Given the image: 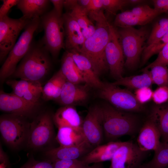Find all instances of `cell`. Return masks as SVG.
Returning a JSON list of instances; mask_svg holds the SVG:
<instances>
[{
	"mask_svg": "<svg viewBox=\"0 0 168 168\" xmlns=\"http://www.w3.org/2000/svg\"><path fill=\"white\" fill-rule=\"evenodd\" d=\"M49 54L41 41H33L12 76L21 79L40 82L51 69L52 63Z\"/></svg>",
	"mask_w": 168,
	"mask_h": 168,
	"instance_id": "3",
	"label": "cell"
},
{
	"mask_svg": "<svg viewBox=\"0 0 168 168\" xmlns=\"http://www.w3.org/2000/svg\"><path fill=\"white\" fill-rule=\"evenodd\" d=\"M91 0H77L78 4L86 10L89 5Z\"/></svg>",
	"mask_w": 168,
	"mask_h": 168,
	"instance_id": "46",
	"label": "cell"
},
{
	"mask_svg": "<svg viewBox=\"0 0 168 168\" xmlns=\"http://www.w3.org/2000/svg\"><path fill=\"white\" fill-rule=\"evenodd\" d=\"M93 148L85 141L77 145L50 148L45 151L44 155L52 162L57 160L79 159Z\"/></svg>",
	"mask_w": 168,
	"mask_h": 168,
	"instance_id": "17",
	"label": "cell"
},
{
	"mask_svg": "<svg viewBox=\"0 0 168 168\" xmlns=\"http://www.w3.org/2000/svg\"><path fill=\"white\" fill-rule=\"evenodd\" d=\"M156 65L168 66V43L164 46L158 54L156 59L143 68L149 69Z\"/></svg>",
	"mask_w": 168,
	"mask_h": 168,
	"instance_id": "38",
	"label": "cell"
},
{
	"mask_svg": "<svg viewBox=\"0 0 168 168\" xmlns=\"http://www.w3.org/2000/svg\"><path fill=\"white\" fill-rule=\"evenodd\" d=\"M50 2L48 0H19L16 6L23 17L31 20L40 18L47 12Z\"/></svg>",
	"mask_w": 168,
	"mask_h": 168,
	"instance_id": "22",
	"label": "cell"
},
{
	"mask_svg": "<svg viewBox=\"0 0 168 168\" xmlns=\"http://www.w3.org/2000/svg\"><path fill=\"white\" fill-rule=\"evenodd\" d=\"M121 141H111L94 147L79 160L85 165L102 163L111 160L115 152L122 144Z\"/></svg>",
	"mask_w": 168,
	"mask_h": 168,
	"instance_id": "20",
	"label": "cell"
},
{
	"mask_svg": "<svg viewBox=\"0 0 168 168\" xmlns=\"http://www.w3.org/2000/svg\"><path fill=\"white\" fill-rule=\"evenodd\" d=\"M152 99L156 105H161L168 102V86H159L153 91Z\"/></svg>",
	"mask_w": 168,
	"mask_h": 168,
	"instance_id": "37",
	"label": "cell"
},
{
	"mask_svg": "<svg viewBox=\"0 0 168 168\" xmlns=\"http://www.w3.org/2000/svg\"><path fill=\"white\" fill-rule=\"evenodd\" d=\"M0 168H7L6 166L3 163H0Z\"/></svg>",
	"mask_w": 168,
	"mask_h": 168,
	"instance_id": "50",
	"label": "cell"
},
{
	"mask_svg": "<svg viewBox=\"0 0 168 168\" xmlns=\"http://www.w3.org/2000/svg\"><path fill=\"white\" fill-rule=\"evenodd\" d=\"M0 162L4 164L7 168H11V165L8 157L3 151L1 143L0 144Z\"/></svg>",
	"mask_w": 168,
	"mask_h": 168,
	"instance_id": "45",
	"label": "cell"
},
{
	"mask_svg": "<svg viewBox=\"0 0 168 168\" xmlns=\"http://www.w3.org/2000/svg\"><path fill=\"white\" fill-rule=\"evenodd\" d=\"M153 93L150 87H144L135 90L134 95L138 102L143 105L152 99Z\"/></svg>",
	"mask_w": 168,
	"mask_h": 168,
	"instance_id": "40",
	"label": "cell"
},
{
	"mask_svg": "<svg viewBox=\"0 0 168 168\" xmlns=\"http://www.w3.org/2000/svg\"><path fill=\"white\" fill-rule=\"evenodd\" d=\"M74 61L85 82L90 87L100 89L103 84L95 72L90 61L85 56L76 50L70 51Z\"/></svg>",
	"mask_w": 168,
	"mask_h": 168,
	"instance_id": "19",
	"label": "cell"
},
{
	"mask_svg": "<svg viewBox=\"0 0 168 168\" xmlns=\"http://www.w3.org/2000/svg\"><path fill=\"white\" fill-rule=\"evenodd\" d=\"M31 20L23 16L12 18L7 15L0 19V61L6 59L16 43L20 32Z\"/></svg>",
	"mask_w": 168,
	"mask_h": 168,
	"instance_id": "10",
	"label": "cell"
},
{
	"mask_svg": "<svg viewBox=\"0 0 168 168\" xmlns=\"http://www.w3.org/2000/svg\"><path fill=\"white\" fill-rule=\"evenodd\" d=\"M53 116L49 112H43L30 123L26 147L33 150L43 149L50 146L55 138Z\"/></svg>",
	"mask_w": 168,
	"mask_h": 168,
	"instance_id": "9",
	"label": "cell"
},
{
	"mask_svg": "<svg viewBox=\"0 0 168 168\" xmlns=\"http://www.w3.org/2000/svg\"><path fill=\"white\" fill-rule=\"evenodd\" d=\"M168 31V16L161 18L153 25L146 42V46L158 40Z\"/></svg>",
	"mask_w": 168,
	"mask_h": 168,
	"instance_id": "33",
	"label": "cell"
},
{
	"mask_svg": "<svg viewBox=\"0 0 168 168\" xmlns=\"http://www.w3.org/2000/svg\"><path fill=\"white\" fill-rule=\"evenodd\" d=\"M41 27L44 31L41 42L53 58L55 59L65 46V31L63 16H58L53 9L40 17Z\"/></svg>",
	"mask_w": 168,
	"mask_h": 168,
	"instance_id": "7",
	"label": "cell"
},
{
	"mask_svg": "<svg viewBox=\"0 0 168 168\" xmlns=\"http://www.w3.org/2000/svg\"><path fill=\"white\" fill-rule=\"evenodd\" d=\"M82 131L85 140L94 147L101 144L104 134L100 105L89 108L83 120Z\"/></svg>",
	"mask_w": 168,
	"mask_h": 168,
	"instance_id": "13",
	"label": "cell"
},
{
	"mask_svg": "<svg viewBox=\"0 0 168 168\" xmlns=\"http://www.w3.org/2000/svg\"><path fill=\"white\" fill-rule=\"evenodd\" d=\"M30 123L19 115L6 113L0 117V132L2 139L9 147L18 149L26 146Z\"/></svg>",
	"mask_w": 168,
	"mask_h": 168,
	"instance_id": "6",
	"label": "cell"
},
{
	"mask_svg": "<svg viewBox=\"0 0 168 168\" xmlns=\"http://www.w3.org/2000/svg\"><path fill=\"white\" fill-rule=\"evenodd\" d=\"M40 27V18L30 20L8 55L0 70L1 82L12 76L18 63L28 51L33 42L34 34Z\"/></svg>",
	"mask_w": 168,
	"mask_h": 168,
	"instance_id": "5",
	"label": "cell"
},
{
	"mask_svg": "<svg viewBox=\"0 0 168 168\" xmlns=\"http://www.w3.org/2000/svg\"><path fill=\"white\" fill-rule=\"evenodd\" d=\"M52 162L54 168H83L87 166L79 159L57 160Z\"/></svg>",
	"mask_w": 168,
	"mask_h": 168,
	"instance_id": "36",
	"label": "cell"
},
{
	"mask_svg": "<svg viewBox=\"0 0 168 168\" xmlns=\"http://www.w3.org/2000/svg\"><path fill=\"white\" fill-rule=\"evenodd\" d=\"M142 0H128L129 5H135L142 3L145 2Z\"/></svg>",
	"mask_w": 168,
	"mask_h": 168,
	"instance_id": "49",
	"label": "cell"
},
{
	"mask_svg": "<svg viewBox=\"0 0 168 168\" xmlns=\"http://www.w3.org/2000/svg\"><path fill=\"white\" fill-rule=\"evenodd\" d=\"M154 151L152 159L144 163L147 168H167L168 167V143L161 142Z\"/></svg>",
	"mask_w": 168,
	"mask_h": 168,
	"instance_id": "30",
	"label": "cell"
},
{
	"mask_svg": "<svg viewBox=\"0 0 168 168\" xmlns=\"http://www.w3.org/2000/svg\"><path fill=\"white\" fill-rule=\"evenodd\" d=\"M103 11L89 15V17L96 22V30L91 37L85 40L77 51L90 61L99 76L109 69L105 49L109 38L111 24Z\"/></svg>",
	"mask_w": 168,
	"mask_h": 168,
	"instance_id": "1",
	"label": "cell"
},
{
	"mask_svg": "<svg viewBox=\"0 0 168 168\" xmlns=\"http://www.w3.org/2000/svg\"><path fill=\"white\" fill-rule=\"evenodd\" d=\"M60 70L67 81L76 84L85 83L70 51L66 50L64 53Z\"/></svg>",
	"mask_w": 168,
	"mask_h": 168,
	"instance_id": "24",
	"label": "cell"
},
{
	"mask_svg": "<svg viewBox=\"0 0 168 168\" xmlns=\"http://www.w3.org/2000/svg\"><path fill=\"white\" fill-rule=\"evenodd\" d=\"M153 84L159 86H168V68L167 66L156 65L150 68Z\"/></svg>",
	"mask_w": 168,
	"mask_h": 168,
	"instance_id": "34",
	"label": "cell"
},
{
	"mask_svg": "<svg viewBox=\"0 0 168 168\" xmlns=\"http://www.w3.org/2000/svg\"><path fill=\"white\" fill-rule=\"evenodd\" d=\"M19 168H54L53 162L49 160H36L33 156Z\"/></svg>",
	"mask_w": 168,
	"mask_h": 168,
	"instance_id": "39",
	"label": "cell"
},
{
	"mask_svg": "<svg viewBox=\"0 0 168 168\" xmlns=\"http://www.w3.org/2000/svg\"><path fill=\"white\" fill-rule=\"evenodd\" d=\"M103 9L102 0H91L90 4L86 10L88 14L90 13L98 12Z\"/></svg>",
	"mask_w": 168,
	"mask_h": 168,
	"instance_id": "42",
	"label": "cell"
},
{
	"mask_svg": "<svg viewBox=\"0 0 168 168\" xmlns=\"http://www.w3.org/2000/svg\"><path fill=\"white\" fill-rule=\"evenodd\" d=\"M105 56L111 76L116 80L122 77L125 64L124 55L117 30L111 25Z\"/></svg>",
	"mask_w": 168,
	"mask_h": 168,
	"instance_id": "12",
	"label": "cell"
},
{
	"mask_svg": "<svg viewBox=\"0 0 168 168\" xmlns=\"http://www.w3.org/2000/svg\"><path fill=\"white\" fill-rule=\"evenodd\" d=\"M167 43L168 31L158 40L145 47L141 57V66L145 65L153 55L158 54Z\"/></svg>",
	"mask_w": 168,
	"mask_h": 168,
	"instance_id": "32",
	"label": "cell"
},
{
	"mask_svg": "<svg viewBox=\"0 0 168 168\" xmlns=\"http://www.w3.org/2000/svg\"><path fill=\"white\" fill-rule=\"evenodd\" d=\"M152 111L155 114L163 142L168 143V103L156 105Z\"/></svg>",
	"mask_w": 168,
	"mask_h": 168,
	"instance_id": "29",
	"label": "cell"
},
{
	"mask_svg": "<svg viewBox=\"0 0 168 168\" xmlns=\"http://www.w3.org/2000/svg\"><path fill=\"white\" fill-rule=\"evenodd\" d=\"M117 31L125 58L124 67L133 69L139 63L151 31L143 26L139 29L120 28Z\"/></svg>",
	"mask_w": 168,
	"mask_h": 168,
	"instance_id": "4",
	"label": "cell"
},
{
	"mask_svg": "<svg viewBox=\"0 0 168 168\" xmlns=\"http://www.w3.org/2000/svg\"><path fill=\"white\" fill-rule=\"evenodd\" d=\"M6 83L12 88V93L21 98L33 88L41 85L40 82L25 79H9L6 81Z\"/></svg>",
	"mask_w": 168,
	"mask_h": 168,
	"instance_id": "31",
	"label": "cell"
},
{
	"mask_svg": "<svg viewBox=\"0 0 168 168\" xmlns=\"http://www.w3.org/2000/svg\"><path fill=\"white\" fill-rule=\"evenodd\" d=\"M140 75L124 77L116 80L112 83L123 86L128 89L135 90L144 87H150L153 84L150 70L143 68Z\"/></svg>",
	"mask_w": 168,
	"mask_h": 168,
	"instance_id": "25",
	"label": "cell"
},
{
	"mask_svg": "<svg viewBox=\"0 0 168 168\" xmlns=\"http://www.w3.org/2000/svg\"><path fill=\"white\" fill-rule=\"evenodd\" d=\"M53 119L58 128L67 127L82 131L83 120L74 106H62L53 115Z\"/></svg>",
	"mask_w": 168,
	"mask_h": 168,
	"instance_id": "21",
	"label": "cell"
},
{
	"mask_svg": "<svg viewBox=\"0 0 168 168\" xmlns=\"http://www.w3.org/2000/svg\"><path fill=\"white\" fill-rule=\"evenodd\" d=\"M55 139L61 147L77 145L86 141L82 131L67 127L58 128Z\"/></svg>",
	"mask_w": 168,
	"mask_h": 168,
	"instance_id": "27",
	"label": "cell"
},
{
	"mask_svg": "<svg viewBox=\"0 0 168 168\" xmlns=\"http://www.w3.org/2000/svg\"><path fill=\"white\" fill-rule=\"evenodd\" d=\"M103 8L107 16L114 15L119 10L129 5L128 0H102Z\"/></svg>",
	"mask_w": 168,
	"mask_h": 168,
	"instance_id": "35",
	"label": "cell"
},
{
	"mask_svg": "<svg viewBox=\"0 0 168 168\" xmlns=\"http://www.w3.org/2000/svg\"><path fill=\"white\" fill-rule=\"evenodd\" d=\"M167 168H168V167Z\"/></svg>",
	"mask_w": 168,
	"mask_h": 168,
	"instance_id": "52",
	"label": "cell"
},
{
	"mask_svg": "<svg viewBox=\"0 0 168 168\" xmlns=\"http://www.w3.org/2000/svg\"><path fill=\"white\" fill-rule=\"evenodd\" d=\"M83 168H105L102 163H94L91 166L87 165Z\"/></svg>",
	"mask_w": 168,
	"mask_h": 168,
	"instance_id": "47",
	"label": "cell"
},
{
	"mask_svg": "<svg viewBox=\"0 0 168 168\" xmlns=\"http://www.w3.org/2000/svg\"><path fill=\"white\" fill-rule=\"evenodd\" d=\"M161 138L155 114L152 111L139 131L137 143L142 151H155L161 143Z\"/></svg>",
	"mask_w": 168,
	"mask_h": 168,
	"instance_id": "15",
	"label": "cell"
},
{
	"mask_svg": "<svg viewBox=\"0 0 168 168\" xmlns=\"http://www.w3.org/2000/svg\"><path fill=\"white\" fill-rule=\"evenodd\" d=\"M162 12L163 13H168V0H165Z\"/></svg>",
	"mask_w": 168,
	"mask_h": 168,
	"instance_id": "48",
	"label": "cell"
},
{
	"mask_svg": "<svg viewBox=\"0 0 168 168\" xmlns=\"http://www.w3.org/2000/svg\"><path fill=\"white\" fill-rule=\"evenodd\" d=\"M90 87L66 81L63 84L59 98L56 100L63 106H73L84 103L88 99Z\"/></svg>",
	"mask_w": 168,
	"mask_h": 168,
	"instance_id": "16",
	"label": "cell"
},
{
	"mask_svg": "<svg viewBox=\"0 0 168 168\" xmlns=\"http://www.w3.org/2000/svg\"><path fill=\"white\" fill-rule=\"evenodd\" d=\"M50 2L53 4L54 9L60 16H62L63 9L64 7V1L63 0H50Z\"/></svg>",
	"mask_w": 168,
	"mask_h": 168,
	"instance_id": "43",
	"label": "cell"
},
{
	"mask_svg": "<svg viewBox=\"0 0 168 168\" xmlns=\"http://www.w3.org/2000/svg\"><path fill=\"white\" fill-rule=\"evenodd\" d=\"M66 80L59 70L42 87V96L45 100H56L59 97L62 87Z\"/></svg>",
	"mask_w": 168,
	"mask_h": 168,
	"instance_id": "26",
	"label": "cell"
},
{
	"mask_svg": "<svg viewBox=\"0 0 168 168\" xmlns=\"http://www.w3.org/2000/svg\"><path fill=\"white\" fill-rule=\"evenodd\" d=\"M100 106L104 137L108 142L138 133L142 125L133 113L120 111L109 103Z\"/></svg>",
	"mask_w": 168,
	"mask_h": 168,
	"instance_id": "2",
	"label": "cell"
},
{
	"mask_svg": "<svg viewBox=\"0 0 168 168\" xmlns=\"http://www.w3.org/2000/svg\"><path fill=\"white\" fill-rule=\"evenodd\" d=\"M148 152L142 150L137 143L123 142L114 155L109 168H139Z\"/></svg>",
	"mask_w": 168,
	"mask_h": 168,
	"instance_id": "11",
	"label": "cell"
},
{
	"mask_svg": "<svg viewBox=\"0 0 168 168\" xmlns=\"http://www.w3.org/2000/svg\"><path fill=\"white\" fill-rule=\"evenodd\" d=\"M157 16H143L131 10L123 12L117 14L114 25L120 28L133 27L136 25L145 26L152 21Z\"/></svg>",
	"mask_w": 168,
	"mask_h": 168,
	"instance_id": "23",
	"label": "cell"
},
{
	"mask_svg": "<svg viewBox=\"0 0 168 168\" xmlns=\"http://www.w3.org/2000/svg\"><path fill=\"white\" fill-rule=\"evenodd\" d=\"M40 103L27 101L12 93L0 92V110L6 113L15 114L27 119L32 117L37 113Z\"/></svg>",
	"mask_w": 168,
	"mask_h": 168,
	"instance_id": "14",
	"label": "cell"
},
{
	"mask_svg": "<svg viewBox=\"0 0 168 168\" xmlns=\"http://www.w3.org/2000/svg\"><path fill=\"white\" fill-rule=\"evenodd\" d=\"M167 103H168V102H167Z\"/></svg>",
	"mask_w": 168,
	"mask_h": 168,
	"instance_id": "53",
	"label": "cell"
},
{
	"mask_svg": "<svg viewBox=\"0 0 168 168\" xmlns=\"http://www.w3.org/2000/svg\"><path fill=\"white\" fill-rule=\"evenodd\" d=\"M0 8V19L7 15L10 9L13 6L17 5L19 0H3Z\"/></svg>",
	"mask_w": 168,
	"mask_h": 168,
	"instance_id": "41",
	"label": "cell"
},
{
	"mask_svg": "<svg viewBox=\"0 0 168 168\" xmlns=\"http://www.w3.org/2000/svg\"><path fill=\"white\" fill-rule=\"evenodd\" d=\"M99 90V96L119 110L132 113L141 112L145 110L134 94L128 89L120 88L112 83L104 82Z\"/></svg>",
	"mask_w": 168,
	"mask_h": 168,
	"instance_id": "8",
	"label": "cell"
},
{
	"mask_svg": "<svg viewBox=\"0 0 168 168\" xmlns=\"http://www.w3.org/2000/svg\"><path fill=\"white\" fill-rule=\"evenodd\" d=\"M64 7L66 10V12L75 20L82 29L86 28L93 24L88 17L87 10L78 4L77 0H64Z\"/></svg>",
	"mask_w": 168,
	"mask_h": 168,
	"instance_id": "28",
	"label": "cell"
},
{
	"mask_svg": "<svg viewBox=\"0 0 168 168\" xmlns=\"http://www.w3.org/2000/svg\"><path fill=\"white\" fill-rule=\"evenodd\" d=\"M96 29V26L93 24L86 28L82 29V34L85 40L90 38L94 34Z\"/></svg>",
	"mask_w": 168,
	"mask_h": 168,
	"instance_id": "44",
	"label": "cell"
},
{
	"mask_svg": "<svg viewBox=\"0 0 168 168\" xmlns=\"http://www.w3.org/2000/svg\"><path fill=\"white\" fill-rule=\"evenodd\" d=\"M65 31V46L66 50L78 51L83 44L85 39L82 29L75 20L69 14H63Z\"/></svg>",
	"mask_w": 168,
	"mask_h": 168,
	"instance_id": "18",
	"label": "cell"
},
{
	"mask_svg": "<svg viewBox=\"0 0 168 168\" xmlns=\"http://www.w3.org/2000/svg\"><path fill=\"white\" fill-rule=\"evenodd\" d=\"M139 168H147L144 164H142Z\"/></svg>",
	"mask_w": 168,
	"mask_h": 168,
	"instance_id": "51",
	"label": "cell"
}]
</instances>
